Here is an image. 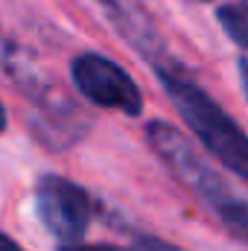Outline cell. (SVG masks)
<instances>
[{
    "label": "cell",
    "instance_id": "obj_1",
    "mask_svg": "<svg viewBox=\"0 0 248 251\" xmlns=\"http://www.w3.org/2000/svg\"><path fill=\"white\" fill-rule=\"evenodd\" d=\"M158 79L164 91L170 94L173 105L184 117V123L193 128L198 143L231 173L248 178V137L243 128L234 123L196 82H190L178 70H170L158 64Z\"/></svg>",
    "mask_w": 248,
    "mask_h": 251
},
{
    "label": "cell",
    "instance_id": "obj_2",
    "mask_svg": "<svg viewBox=\"0 0 248 251\" xmlns=\"http://www.w3.org/2000/svg\"><path fill=\"white\" fill-rule=\"evenodd\" d=\"M146 140H149V146L158 152V158H161L196 196H201L213 210H219L222 204H228L231 199H237V193L231 190V184L196 152V146L187 140L178 128H173L170 123L155 120V123L146 126Z\"/></svg>",
    "mask_w": 248,
    "mask_h": 251
},
{
    "label": "cell",
    "instance_id": "obj_3",
    "mask_svg": "<svg viewBox=\"0 0 248 251\" xmlns=\"http://www.w3.org/2000/svg\"><path fill=\"white\" fill-rule=\"evenodd\" d=\"M35 207L38 216L44 222V228L62 240L64 246H76V240H82V234L91 225V196L79 184L67 181L62 176H41L35 184Z\"/></svg>",
    "mask_w": 248,
    "mask_h": 251
},
{
    "label": "cell",
    "instance_id": "obj_4",
    "mask_svg": "<svg viewBox=\"0 0 248 251\" xmlns=\"http://www.w3.org/2000/svg\"><path fill=\"white\" fill-rule=\"evenodd\" d=\"M70 76H73L76 91L85 100H91L94 105L114 108L123 114H140V108H143V97H140V88L134 85V79L120 64H114L99 53L76 56L70 64Z\"/></svg>",
    "mask_w": 248,
    "mask_h": 251
},
{
    "label": "cell",
    "instance_id": "obj_5",
    "mask_svg": "<svg viewBox=\"0 0 248 251\" xmlns=\"http://www.w3.org/2000/svg\"><path fill=\"white\" fill-rule=\"evenodd\" d=\"M105 12V18L111 21V26L123 35L125 41L143 56V59H158L164 53V41L155 32L152 21L146 18V12L134 3V0H97Z\"/></svg>",
    "mask_w": 248,
    "mask_h": 251
},
{
    "label": "cell",
    "instance_id": "obj_6",
    "mask_svg": "<svg viewBox=\"0 0 248 251\" xmlns=\"http://www.w3.org/2000/svg\"><path fill=\"white\" fill-rule=\"evenodd\" d=\"M216 21L222 24V29L248 53V0L225 3V6L216 12Z\"/></svg>",
    "mask_w": 248,
    "mask_h": 251
},
{
    "label": "cell",
    "instance_id": "obj_7",
    "mask_svg": "<svg viewBox=\"0 0 248 251\" xmlns=\"http://www.w3.org/2000/svg\"><path fill=\"white\" fill-rule=\"evenodd\" d=\"M216 216H219V222H222L234 237H240V240L248 243V201H243V199L237 196V199H231L228 204H222V207L216 210Z\"/></svg>",
    "mask_w": 248,
    "mask_h": 251
},
{
    "label": "cell",
    "instance_id": "obj_8",
    "mask_svg": "<svg viewBox=\"0 0 248 251\" xmlns=\"http://www.w3.org/2000/svg\"><path fill=\"white\" fill-rule=\"evenodd\" d=\"M131 251H181V249H175V246H170L164 240H140Z\"/></svg>",
    "mask_w": 248,
    "mask_h": 251
},
{
    "label": "cell",
    "instance_id": "obj_9",
    "mask_svg": "<svg viewBox=\"0 0 248 251\" xmlns=\"http://www.w3.org/2000/svg\"><path fill=\"white\" fill-rule=\"evenodd\" d=\"M59 251H128V249H120V246H108V243H105V246H85V243L79 246V243H76V246H62Z\"/></svg>",
    "mask_w": 248,
    "mask_h": 251
},
{
    "label": "cell",
    "instance_id": "obj_10",
    "mask_svg": "<svg viewBox=\"0 0 248 251\" xmlns=\"http://www.w3.org/2000/svg\"><path fill=\"white\" fill-rule=\"evenodd\" d=\"M0 251H24V249H21L15 240H9L6 234H0Z\"/></svg>",
    "mask_w": 248,
    "mask_h": 251
},
{
    "label": "cell",
    "instance_id": "obj_11",
    "mask_svg": "<svg viewBox=\"0 0 248 251\" xmlns=\"http://www.w3.org/2000/svg\"><path fill=\"white\" fill-rule=\"evenodd\" d=\"M240 79H243V94H246V100H248V62L246 59L240 62Z\"/></svg>",
    "mask_w": 248,
    "mask_h": 251
},
{
    "label": "cell",
    "instance_id": "obj_12",
    "mask_svg": "<svg viewBox=\"0 0 248 251\" xmlns=\"http://www.w3.org/2000/svg\"><path fill=\"white\" fill-rule=\"evenodd\" d=\"M6 128V111H3V105H0V131Z\"/></svg>",
    "mask_w": 248,
    "mask_h": 251
}]
</instances>
